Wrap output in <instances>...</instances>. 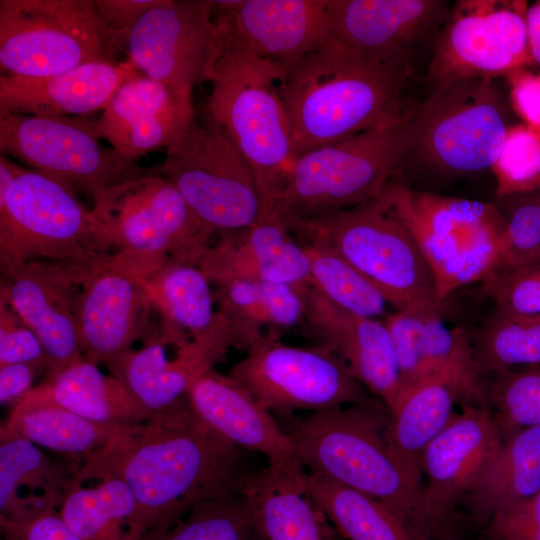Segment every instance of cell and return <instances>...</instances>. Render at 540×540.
I'll list each match as a JSON object with an SVG mask.
<instances>
[{"label": "cell", "instance_id": "obj_48", "mask_svg": "<svg viewBox=\"0 0 540 540\" xmlns=\"http://www.w3.org/2000/svg\"><path fill=\"white\" fill-rule=\"evenodd\" d=\"M98 16L122 51L134 25L161 0H94Z\"/></svg>", "mask_w": 540, "mask_h": 540}, {"label": "cell", "instance_id": "obj_34", "mask_svg": "<svg viewBox=\"0 0 540 540\" xmlns=\"http://www.w3.org/2000/svg\"><path fill=\"white\" fill-rule=\"evenodd\" d=\"M143 280L160 324L170 330L195 338L222 317L212 284L197 263L171 260Z\"/></svg>", "mask_w": 540, "mask_h": 540}, {"label": "cell", "instance_id": "obj_28", "mask_svg": "<svg viewBox=\"0 0 540 540\" xmlns=\"http://www.w3.org/2000/svg\"><path fill=\"white\" fill-rule=\"evenodd\" d=\"M473 363L460 364L405 388L389 411L385 436L409 479L423 489L421 458L427 445L452 418L456 396L472 389Z\"/></svg>", "mask_w": 540, "mask_h": 540}, {"label": "cell", "instance_id": "obj_38", "mask_svg": "<svg viewBox=\"0 0 540 540\" xmlns=\"http://www.w3.org/2000/svg\"><path fill=\"white\" fill-rule=\"evenodd\" d=\"M472 347L475 372L499 373L540 366V317L498 311L478 330Z\"/></svg>", "mask_w": 540, "mask_h": 540}, {"label": "cell", "instance_id": "obj_16", "mask_svg": "<svg viewBox=\"0 0 540 540\" xmlns=\"http://www.w3.org/2000/svg\"><path fill=\"white\" fill-rule=\"evenodd\" d=\"M125 50L141 74L191 97L223 52L213 0H161L134 25Z\"/></svg>", "mask_w": 540, "mask_h": 540}, {"label": "cell", "instance_id": "obj_18", "mask_svg": "<svg viewBox=\"0 0 540 540\" xmlns=\"http://www.w3.org/2000/svg\"><path fill=\"white\" fill-rule=\"evenodd\" d=\"M76 265L77 321L84 358L107 366L150 333L154 309L143 278L112 254Z\"/></svg>", "mask_w": 540, "mask_h": 540}, {"label": "cell", "instance_id": "obj_20", "mask_svg": "<svg viewBox=\"0 0 540 540\" xmlns=\"http://www.w3.org/2000/svg\"><path fill=\"white\" fill-rule=\"evenodd\" d=\"M78 291L76 264L33 260L1 272L0 298L40 340L49 363L46 376L84 359Z\"/></svg>", "mask_w": 540, "mask_h": 540}, {"label": "cell", "instance_id": "obj_23", "mask_svg": "<svg viewBox=\"0 0 540 540\" xmlns=\"http://www.w3.org/2000/svg\"><path fill=\"white\" fill-rule=\"evenodd\" d=\"M450 7L443 0H327L330 38L413 66L416 48L437 38Z\"/></svg>", "mask_w": 540, "mask_h": 540}, {"label": "cell", "instance_id": "obj_10", "mask_svg": "<svg viewBox=\"0 0 540 540\" xmlns=\"http://www.w3.org/2000/svg\"><path fill=\"white\" fill-rule=\"evenodd\" d=\"M107 254L92 210L79 192L18 164L11 193L0 202L1 272L33 260L86 264Z\"/></svg>", "mask_w": 540, "mask_h": 540}, {"label": "cell", "instance_id": "obj_32", "mask_svg": "<svg viewBox=\"0 0 540 540\" xmlns=\"http://www.w3.org/2000/svg\"><path fill=\"white\" fill-rule=\"evenodd\" d=\"M1 427L38 447L84 458L133 426L91 421L31 390L13 405Z\"/></svg>", "mask_w": 540, "mask_h": 540}, {"label": "cell", "instance_id": "obj_5", "mask_svg": "<svg viewBox=\"0 0 540 540\" xmlns=\"http://www.w3.org/2000/svg\"><path fill=\"white\" fill-rule=\"evenodd\" d=\"M411 110L397 120L297 157L271 212L292 226L379 198L401 175L410 143Z\"/></svg>", "mask_w": 540, "mask_h": 540}, {"label": "cell", "instance_id": "obj_43", "mask_svg": "<svg viewBox=\"0 0 540 540\" xmlns=\"http://www.w3.org/2000/svg\"><path fill=\"white\" fill-rule=\"evenodd\" d=\"M509 198L513 208L501 240V270L540 263V191Z\"/></svg>", "mask_w": 540, "mask_h": 540}, {"label": "cell", "instance_id": "obj_33", "mask_svg": "<svg viewBox=\"0 0 540 540\" xmlns=\"http://www.w3.org/2000/svg\"><path fill=\"white\" fill-rule=\"evenodd\" d=\"M540 491V425L505 437L496 457L468 494L481 518L513 507Z\"/></svg>", "mask_w": 540, "mask_h": 540}, {"label": "cell", "instance_id": "obj_7", "mask_svg": "<svg viewBox=\"0 0 540 540\" xmlns=\"http://www.w3.org/2000/svg\"><path fill=\"white\" fill-rule=\"evenodd\" d=\"M389 186L367 204L295 224L291 230L304 242H319L334 249L396 310L440 313L442 301L433 272L397 215Z\"/></svg>", "mask_w": 540, "mask_h": 540}, {"label": "cell", "instance_id": "obj_9", "mask_svg": "<svg viewBox=\"0 0 540 540\" xmlns=\"http://www.w3.org/2000/svg\"><path fill=\"white\" fill-rule=\"evenodd\" d=\"M389 194L433 272L442 302L457 288L484 283L501 270L506 218L495 205L399 183L390 185Z\"/></svg>", "mask_w": 540, "mask_h": 540}, {"label": "cell", "instance_id": "obj_6", "mask_svg": "<svg viewBox=\"0 0 540 540\" xmlns=\"http://www.w3.org/2000/svg\"><path fill=\"white\" fill-rule=\"evenodd\" d=\"M92 202L108 250L142 278L171 260L197 263L217 237L154 168L102 190Z\"/></svg>", "mask_w": 540, "mask_h": 540}, {"label": "cell", "instance_id": "obj_49", "mask_svg": "<svg viewBox=\"0 0 540 540\" xmlns=\"http://www.w3.org/2000/svg\"><path fill=\"white\" fill-rule=\"evenodd\" d=\"M506 76L514 109L526 124L540 130V74L519 68Z\"/></svg>", "mask_w": 540, "mask_h": 540}, {"label": "cell", "instance_id": "obj_22", "mask_svg": "<svg viewBox=\"0 0 540 540\" xmlns=\"http://www.w3.org/2000/svg\"><path fill=\"white\" fill-rule=\"evenodd\" d=\"M504 439L489 409L467 406L425 448L421 458L424 503L444 531L451 508L473 490Z\"/></svg>", "mask_w": 540, "mask_h": 540}, {"label": "cell", "instance_id": "obj_13", "mask_svg": "<svg viewBox=\"0 0 540 540\" xmlns=\"http://www.w3.org/2000/svg\"><path fill=\"white\" fill-rule=\"evenodd\" d=\"M270 412L313 413L376 405L346 364L329 350L297 347L265 334L229 373Z\"/></svg>", "mask_w": 540, "mask_h": 540}, {"label": "cell", "instance_id": "obj_44", "mask_svg": "<svg viewBox=\"0 0 540 540\" xmlns=\"http://www.w3.org/2000/svg\"><path fill=\"white\" fill-rule=\"evenodd\" d=\"M482 285L495 311L540 317V263L502 269Z\"/></svg>", "mask_w": 540, "mask_h": 540}, {"label": "cell", "instance_id": "obj_50", "mask_svg": "<svg viewBox=\"0 0 540 540\" xmlns=\"http://www.w3.org/2000/svg\"><path fill=\"white\" fill-rule=\"evenodd\" d=\"M40 371L30 364L15 363L0 366V403H17L35 386L34 380Z\"/></svg>", "mask_w": 540, "mask_h": 540}, {"label": "cell", "instance_id": "obj_21", "mask_svg": "<svg viewBox=\"0 0 540 540\" xmlns=\"http://www.w3.org/2000/svg\"><path fill=\"white\" fill-rule=\"evenodd\" d=\"M301 332L338 358L352 375L380 398L389 411L403 385L391 334L383 319L352 314L308 284Z\"/></svg>", "mask_w": 540, "mask_h": 540}, {"label": "cell", "instance_id": "obj_27", "mask_svg": "<svg viewBox=\"0 0 540 540\" xmlns=\"http://www.w3.org/2000/svg\"><path fill=\"white\" fill-rule=\"evenodd\" d=\"M140 72L127 61L90 62L53 76H0V111L83 117L103 111L119 88Z\"/></svg>", "mask_w": 540, "mask_h": 540}, {"label": "cell", "instance_id": "obj_45", "mask_svg": "<svg viewBox=\"0 0 540 540\" xmlns=\"http://www.w3.org/2000/svg\"><path fill=\"white\" fill-rule=\"evenodd\" d=\"M15 363L33 365L44 377L49 373V363L40 340L0 298V366Z\"/></svg>", "mask_w": 540, "mask_h": 540}, {"label": "cell", "instance_id": "obj_31", "mask_svg": "<svg viewBox=\"0 0 540 540\" xmlns=\"http://www.w3.org/2000/svg\"><path fill=\"white\" fill-rule=\"evenodd\" d=\"M306 286L255 280L212 285L216 305L232 324L237 346L245 349L265 335V328L270 330L267 334L278 336L279 330L301 326Z\"/></svg>", "mask_w": 540, "mask_h": 540}, {"label": "cell", "instance_id": "obj_42", "mask_svg": "<svg viewBox=\"0 0 540 540\" xmlns=\"http://www.w3.org/2000/svg\"><path fill=\"white\" fill-rule=\"evenodd\" d=\"M490 394L504 438L540 425V368L496 373Z\"/></svg>", "mask_w": 540, "mask_h": 540}, {"label": "cell", "instance_id": "obj_36", "mask_svg": "<svg viewBox=\"0 0 540 540\" xmlns=\"http://www.w3.org/2000/svg\"><path fill=\"white\" fill-rule=\"evenodd\" d=\"M93 486L73 484L58 512L82 540H140L137 504L121 480L106 478Z\"/></svg>", "mask_w": 540, "mask_h": 540}, {"label": "cell", "instance_id": "obj_40", "mask_svg": "<svg viewBox=\"0 0 540 540\" xmlns=\"http://www.w3.org/2000/svg\"><path fill=\"white\" fill-rule=\"evenodd\" d=\"M257 527L241 491L199 503L169 528L141 540H249Z\"/></svg>", "mask_w": 540, "mask_h": 540}, {"label": "cell", "instance_id": "obj_15", "mask_svg": "<svg viewBox=\"0 0 540 540\" xmlns=\"http://www.w3.org/2000/svg\"><path fill=\"white\" fill-rule=\"evenodd\" d=\"M525 1L459 0L434 43L427 82L431 89L468 78H496L533 63Z\"/></svg>", "mask_w": 540, "mask_h": 540}, {"label": "cell", "instance_id": "obj_17", "mask_svg": "<svg viewBox=\"0 0 540 540\" xmlns=\"http://www.w3.org/2000/svg\"><path fill=\"white\" fill-rule=\"evenodd\" d=\"M237 346L232 324L222 313L207 332L190 338L161 324L139 349H131L106 367L139 403L154 415L184 400L195 381Z\"/></svg>", "mask_w": 540, "mask_h": 540}, {"label": "cell", "instance_id": "obj_19", "mask_svg": "<svg viewBox=\"0 0 540 540\" xmlns=\"http://www.w3.org/2000/svg\"><path fill=\"white\" fill-rule=\"evenodd\" d=\"M223 49L285 67L330 39L327 0H213Z\"/></svg>", "mask_w": 540, "mask_h": 540}, {"label": "cell", "instance_id": "obj_11", "mask_svg": "<svg viewBox=\"0 0 540 540\" xmlns=\"http://www.w3.org/2000/svg\"><path fill=\"white\" fill-rule=\"evenodd\" d=\"M119 52L94 0H0L1 75L48 77Z\"/></svg>", "mask_w": 540, "mask_h": 540}, {"label": "cell", "instance_id": "obj_41", "mask_svg": "<svg viewBox=\"0 0 540 540\" xmlns=\"http://www.w3.org/2000/svg\"><path fill=\"white\" fill-rule=\"evenodd\" d=\"M491 172L498 198L540 191V130L510 126Z\"/></svg>", "mask_w": 540, "mask_h": 540}, {"label": "cell", "instance_id": "obj_2", "mask_svg": "<svg viewBox=\"0 0 540 540\" xmlns=\"http://www.w3.org/2000/svg\"><path fill=\"white\" fill-rule=\"evenodd\" d=\"M413 66L329 39L282 68L296 158L404 116Z\"/></svg>", "mask_w": 540, "mask_h": 540}, {"label": "cell", "instance_id": "obj_1", "mask_svg": "<svg viewBox=\"0 0 540 540\" xmlns=\"http://www.w3.org/2000/svg\"><path fill=\"white\" fill-rule=\"evenodd\" d=\"M250 473L244 450L200 420L185 398L84 457L75 484L123 481L136 500L141 540L171 527L199 503L240 492Z\"/></svg>", "mask_w": 540, "mask_h": 540}, {"label": "cell", "instance_id": "obj_25", "mask_svg": "<svg viewBox=\"0 0 540 540\" xmlns=\"http://www.w3.org/2000/svg\"><path fill=\"white\" fill-rule=\"evenodd\" d=\"M211 284L231 280L309 284L310 261L302 242L274 213L247 228L219 234L197 261Z\"/></svg>", "mask_w": 540, "mask_h": 540}, {"label": "cell", "instance_id": "obj_3", "mask_svg": "<svg viewBox=\"0 0 540 540\" xmlns=\"http://www.w3.org/2000/svg\"><path fill=\"white\" fill-rule=\"evenodd\" d=\"M376 405H355L313 415L289 433L310 472L360 491L391 508L419 540H448L430 517L423 489L394 457L385 436L388 419Z\"/></svg>", "mask_w": 540, "mask_h": 540}, {"label": "cell", "instance_id": "obj_47", "mask_svg": "<svg viewBox=\"0 0 540 540\" xmlns=\"http://www.w3.org/2000/svg\"><path fill=\"white\" fill-rule=\"evenodd\" d=\"M1 540H82L56 510L23 520L0 518Z\"/></svg>", "mask_w": 540, "mask_h": 540}, {"label": "cell", "instance_id": "obj_37", "mask_svg": "<svg viewBox=\"0 0 540 540\" xmlns=\"http://www.w3.org/2000/svg\"><path fill=\"white\" fill-rule=\"evenodd\" d=\"M79 467L55 461L31 441L0 428V514L27 488L33 497L61 505L75 482Z\"/></svg>", "mask_w": 540, "mask_h": 540}, {"label": "cell", "instance_id": "obj_4", "mask_svg": "<svg viewBox=\"0 0 540 540\" xmlns=\"http://www.w3.org/2000/svg\"><path fill=\"white\" fill-rule=\"evenodd\" d=\"M281 74L282 67L277 64L223 49L204 108V116L222 131L250 168L262 201V216L273 210L296 160L278 88Z\"/></svg>", "mask_w": 540, "mask_h": 540}, {"label": "cell", "instance_id": "obj_8", "mask_svg": "<svg viewBox=\"0 0 540 540\" xmlns=\"http://www.w3.org/2000/svg\"><path fill=\"white\" fill-rule=\"evenodd\" d=\"M509 127L507 104L495 78L441 84L412 107L401 174L417 168L455 178L491 171Z\"/></svg>", "mask_w": 540, "mask_h": 540}, {"label": "cell", "instance_id": "obj_14", "mask_svg": "<svg viewBox=\"0 0 540 540\" xmlns=\"http://www.w3.org/2000/svg\"><path fill=\"white\" fill-rule=\"evenodd\" d=\"M0 152L68 183L91 199L147 169L104 146L95 119L86 117L0 111Z\"/></svg>", "mask_w": 540, "mask_h": 540}, {"label": "cell", "instance_id": "obj_30", "mask_svg": "<svg viewBox=\"0 0 540 540\" xmlns=\"http://www.w3.org/2000/svg\"><path fill=\"white\" fill-rule=\"evenodd\" d=\"M304 472L268 465L247 476L241 493L267 540H322Z\"/></svg>", "mask_w": 540, "mask_h": 540}, {"label": "cell", "instance_id": "obj_29", "mask_svg": "<svg viewBox=\"0 0 540 540\" xmlns=\"http://www.w3.org/2000/svg\"><path fill=\"white\" fill-rule=\"evenodd\" d=\"M32 391L101 424L134 426L156 416L139 403L121 380L85 358L44 377Z\"/></svg>", "mask_w": 540, "mask_h": 540}, {"label": "cell", "instance_id": "obj_24", "mask_svg": "<svg viewBox=\"0 0 540 540\" xmlns=\"http://www.w3.org/2000/svg\"><path fill=\"white\" fill-rule=\"evenodd\" d=\"M195 117L191 97L140 73L119 88L95 119V129L111 148L136 161L168 148Z\"/></svg>", "mask_w": 540, "mask_h": 540}, {"label": "cell", "instance_id": "obj_46", "mask_svg": "<svg viewBox=\"0 0 540 540\" xmlns=\"http://www.w3.org/2000/svg\"><path fill=\"white\" fill-rule=\"evenodd\" d=\"M491 540H540V491L490 517Z\"/></svg>", "mask_w": 540, "mask_h": 540}, {"label": "cell", "instance_id": "obj_35", "mask_svg": "<svg viewBox=\"0 0 540 540\" xmlns=\"http://www.w3.org/2000/svg\"><path fill=\"white\" fill-rule=\"evenodd\" d=\"M305 489L349 540H419L408 525L382 502L327 477L304 472Z\"/></svg>", "mask_w": 540, "mask_h": 540}, {"label": "cell", "instance_id": "obj_39", "mask_svg": "<svg viewBox=\"0 0 540 540\" xmlns=\"http://www.w3.org/2000/svg\"><path fill=\"white\" fill-rule=\"evenodd\" d=\"M310 261L309 284L338 307L358 316L385 317L387 301L379 290L331 247L302 243Z\"/></svg>", "mask_w": 540, "mask_h": 540}, {"label": "cell", "instance_id": "obj_51", "mask_svg": "<svg viewBox=\"0 0 540 540\" xmlns=\"http://www.w3.org/2000/svg\"><path fill=\"white\" fill-rule=\"evenodd\" d=\"M526 26L532 61L540 66V1L528 7Z\"/></svg>", "mask_w": 540, "mask_h": 540}, {"label": "cell", "instance_id": "obj_12", "mask_svg": "<svg viewBox=\"0 0 540 540\" xmlns=\"http://www.w3.org/2000/svg\"><path fill=\"white\" fill-rule=\"evenodd\" d=\"M154 169L216 236L249 227L263 213L255 178L222 131L204 115L165 150Z\"/></svg>", "mask_w": 540, "mask_h": 540}, {"label": "cell", "instance_id": "obj_26", "mask_svg": "<svg viewBox=\"0 0 540 540\" xmlns=\"http://www.w3.org/2000/svg\"><path fill=\"white\" fill-rule=\"evenodd\" d=\"M186 398L200 420L242 450L261 453L271 466L303 468L292 436L230 374L211 368L195 381Z\"/></svg>", "mask_w": 540, "mask_h": 540}]
</instances>
